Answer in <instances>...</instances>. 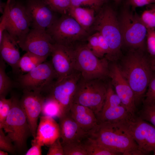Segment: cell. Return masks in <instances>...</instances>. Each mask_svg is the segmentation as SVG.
<instances>
[{
	"instance_id": "ac0fdd59",
	"label": "cell",
	"mask_w": 155,
	"mask_h": 155,
	"mask_svg": "<svg viewBox=\"0 0 155 155\" xmlns=\"http://www.w3.org/2000/svg\"><path fill=\"white\" fill-rule=\"evenodd\" d=\"M60 137L62 145L75 142H82L88 136L72 118L69 112L59 118Z\"/></svg>"
},
{
	"instance_id": "4316f807",
	"label": "cell",
	"mask_w": 155,
	"mask_h": 155,
	"mask_svg": "<svg viewBox=\"0 0 155 155\" xmlns=\"http://www.w3.org/2000/svg\"><path fill=\"white\" fill-rule=\"evenodd\" d=\"M5 62L0 58V98H6L16 85L6 73Z\"/></svg>"
},
{
	"instance_id": "b9f144b4",
	"label": "cell",
	"mask_w": 155,
	"mask_h": 155,
	"mask_svg": "<svg viewBox=\"0 0 155 155\" xmlns=\"http://www.w3.org/2000/svg\"><path fill=\"white\" fill-rule=\"evenodd\" d=\"M98 38L100 52L102 58L109 53V48L106 40L103 36L98 32Z\"/></svg>"
},
{
	"instance_id": "9c48e42d",
	"label": "cell",
	"mask_w": 155,
	"mask_h": 155,
	"mask_svg": "<svg viewBox=\"0 0 155 155\" xmlns=\"http://www.w3.org/2000/svg\"><path fill=\"white\" fill-rule=\"evenodd\" d=\"M81 76L80 72L75 70L68 76L57 79L42 93L45 96L52 98L59 103L62 109V115L69 112Z\"/></svg>"
},
{
	"instance_id": "d6986e66",
	"label": "cell",
	"mask_w": 155,
	"mask_h": 155,
	"mask_svg": "<svg viewBox=\"0 0 155 155\" xmlns=\"http://www.w3.org/2000/svg\"><path fill=\"white\" fill-rule=\"evenodd\" d=\"M17 42L6 30L0 40V58L11 67L15 73L20 70L19 62L21 57Z\"/></svg>"
},
{
	"instance_id": "ffe728a7",
	"label": "cell",
	"mask_w": 155,
	"mask_h": 155,
	"mask_svg": "<svg viewBox=\"0 0 155 155\" xmlns=\"http://www.w3.org/2000/svg\"><path fill=\"white\" fill-rule=\"evenodd\" d=\"M60 137L59 124L54 118L47 116L40 117L35 138L42 146L49 147Z\"/></svg>"
},
{
	"instance_id": "5b68a950",
	"label": "cell",
	"mask_w": 155,
	"mask_h": 155,
	"mask_svg": "<svg viewBox=\"0 0 155 155\" xmlns=\"http://www.w3.org/2000/svg\"><path fill=\"white\" fill-rule=\"evenodd\" d=\"M118 18L123 45L144 51L148 29L140 16L125 2Z\"/></svg>"
},
{
	"instance_id": "bcb514c9",
	"label": "cell",
	"mask_w": 155,
	"mask_h": 155,
	"mask_svg": "<svg viewBox=\"0 0 155 155\" xmlns=\"http://www.w3.org/2000/svg\"><path fill=\"white\" fill-rule=\"evenodd\" d=\"M14 0H10V1H14Z\"/></svg>"
},
{
	"instance_id": "1f68e13d",
	"label": "cell",
	"mask_w": 155,
	"mask_h": 155,
	"mask_svg": "<svg viewBox=\"0 0 155 155\" xmlns=\"http://www.w3.org/2000/svg\"><path fill=\"white\" fill-rule=\"evenodd\" d=\"M71 7H89L95 10H100L106 0H71Z\"/></svg>"
},
{
	"instance_id": "44dd1931",
	"label": "cell",
	"mask_w": 155,
	"mask_h": 155,
	"mask_svg": "<svg viewBox=\"0 0 155 155\" xmlns=\"http://www.w3.org/2000/svg\"><path fill=\"white\" fill-rule=\"evenodd\" d=\"M69 113L72 118L88 133L98 123V121L94 112L86 106L73 103Z\"/></svg>"
},
{
	"instance_id": "f1b7e54d",
	"label": "cell",
	"mask_w": 155,
	"mask_h": 155,
	"mask_svg": "<svg viewBox=\"0 0 155 155\" xmlns=\"http://www.w3.org/2000/svg\"><path fill=\"white\" fill-rule=\"evenodd\" d=\"M140 16L141 20L147 29H155V4L147 6Z\"/></svg>"
},
{
	"instance_id": "ee69618b",
	"label": "cell",
	"mask_w": 155,
	"mask_h": 155,
	"mask_svg": "<svg viewBox=\"0 0 155 155\" xmlns=\"http://www.w3.org/2000/svg\"><path fill=\"white\" fill-rule=\"evenodd\" d=\"M8 154L7 152L0 150V155H7Z\"/></svg>"
},
{
	"instance_id": "83f0119b",
	"label": "cell",
	"mask_w": 155,
	"mask_h": 155,
	"mask_svg": "<svg viewBox=\"0 0 155 155\" xmlns=\"http://www.w3.org/2000/svg\"><path fill=\"white\" fill-rule=\"evenodd\" d=\"M53 11L67 14L71 6V0H42Z\"/></svg>"
},
{
	"instance_id": "5bb4252c",
	"label": "cell",
	"mask_w": 155,
	"mask_h": 155,
	"mask_svg": "<svg viewBox=\"0 0 155 155\" xmlns=\"http://www.w3.org/2000/svg\"><path fill=\"white\" fill-rule=\"evenodd\" d=\"M24 3L31 28L46 30L58 19L55 12L42 0H26Z\"/></svg>"
},
{
	"instance_id": "4dcf8cb0",
	"label": "cell",
	"mask_w": 155,
	"mask_h": 155,
	"mask_svg": "<svg viewBox=\"0 0 155 155\" xmlns=\"http://www.w3.org/2000/svg\"><path fill=\"white\" fill-rule=\"evenodd\" d=\"M139 117L155 127V104L143 103Z\"/></svg>"
},
{
	"instance_id": "4fadbf2b",
	"label": "cell",
	"mask_w": 155,
	"mask_h": 155,
	"mask_svg": "<svg viewBox=\"0 0 155 155\" xmlns=\"http://www.w3.org/2000/svg\"><path fill=\"white\" fill-rule=\"evenodd\" d=\"M9 13L6 30L17 42L29 31L30 19L24 3L18 0H9Z\"/></svg>"
},
{
	"instance_id": "f546056e",
	"label": "cell",
	"mask_w": 155,
	"mask_h": 155,
	"mask_svg": "<svg viewBox=\"0 0 155 155\" xmlns=\"http://www.w3.org/2000/svg\"><path fill=\"white\" fill-rule=\"evenodd\" d=\"M64 155H88L81 142H75L62 145Z\"/></svg>"
},
{
	"instance_id": "60d3db41",
	"label": "cell",
	"mask_w": 155,
	"mask_h": 155,
	"mask_svg": "<svg viewBox=\"0 0 155 155\" xmlns=\"http://www.w3.org/2000/svg\"><path fill=\"white\" fill-rule=\"evenodd\" d=\"M32 146L25 153V155H42L41 147L42 146L35 139L31 141Z\"/></svg>"
},
{
	"instance_id": "7bdbcfd3",
	"label": "cell",
	"mask_w": 155,
	"mask_h": 155,
	"mask_svg": "<svg viewBox=\"0 0 155 155\" xmlns=\"http://www.w3.org/2000/svg\"><path fill=\"white\" fill-rule=\"evenodd\" d=\"M150 62L152 70L155 75V58H152L150 60Z\"/></svg>"
},
{
	"instance_id": "8d00e7d4",
	"label": "cell",
	"mask_w": 155,
	"mask_h": 155,
	"mask_svg": "<svg viewBox=\"0 0 155 155\" xmlns=\"http://www.w3.org/2000/svg\"><path fill=\"white\" fill-rule=\"evenodd\" d=\"M148 52L152 58H155V29H148L146 38Z\"/></svg>"
},
{
	"instance_id": "484cf974",
	"label": "cell",
	"mask_w": 155,
	"mask_h": 155,
	"mask_svg": "<svg viewBox=\"0 0 155 155\" xmlns=\"http://www.w3.org/2000/svg\"><path fill=\"white\" fill-rule=\"evenodd\" d=\"M45 97L41 112L42 116L59 118L62 115V109L60 104L52 98Z\"/></svg>"
},
{
	"instance_id": "ab89813d",
	"label": "cell",
	"mask_w": 155,
	"mask_h": 155,
	"mask_svg": "<svg viewBox=\"0 0 155 155\" xmlns=\"http://www.w3.org/2000/svg\"><path fill=\"white\" fill-rule=\"evenodd\" d=\"M125 2L132 9L135 10L137 7L155 3V0H126Z\"/></svg>"
},
{
	"instance_id": "603a6c76",
	"label": "cell",
	"mask_w": 155,
	"mask_h": 155,
	"mask_svg": "<svg viewBox=\"0 0 155 155\" xmlns=\"http://www.w3.org/2000/svg\"><path fill=\"white\" fill-rule=\"evenodd\" d=\"M95 10L90 7H71L68 13L87 31L94 23Z\"/></svg>"
},
{
	"instance_id": "7a4b0ae2",
	"label": "cell",
	"mask_w": 155,
	"mask_h": 155,
	"mask_svg": "<svg viewBox=\"0 0 155 155\" xmlns=\"http://www.w3.org/2000/svg\"><path fill=\"white\" fill-rule=\"evenodd\" d=\"M143 51L130 50L119 65L120 71L133 92L137 106L143 100L154 74Z\"/></svg>"
},
{
	"instance_id": "30bf717a",
	"label": "cell",
	"mask_w": 155,
	"mask_h": 155,
	"mask_svg": "<svg viewBox=\"0 0 155 155\" xmlns=\"http://www.w3.org/2000/svg\"><path fill=\"white\" fill-rule=\"evenodd\" d=\"M54 43L71 45L82 40L87 35L84 30L70 15H63L46 30Z\"/></svg>"
},
{
	"instance_id": "3957f363",
	"label": "cell",
	"mask_w": 155,
	"mask_h": 155,
	"mask_svg": "<svg viewBox=\"0 0 155 155\" xmlns=\"http://www.w3.org/2000/svg\"><path fill=\"white\" fill-rule=\"evenodd\" d=\"M94 28L106 40L109 48L105 55L108 60L115 61L120 57L123 41L118 16L111 6H103L95 17Z\"/></svg>"
},
{
	"instance_id": "d4e9b609",
	"label": "cell",
	"mask_w": 155,
	"mask_h": 155,
	"mask_svg": "<svg viewBox=\"0 0 155 155\" xmlns=\"http://www.w3.org/2000/svg\"><path fill=\"white\" fill-rule=\"evenodd\" d=\"M46 59L34 54L26 52L20 59V69L23 72L28 73L45 61Z\"/></svg>"
},
{
	"instance_id": "ba28073f",
	"label": "cell",
	"mask_w": 155,
	"mask_h": 155,
	"mask_svg": "<svg viewBox=\"0 0 155 155\" xmlns=\"http://www.w3.org/2000/svg\"><path fill=\"white\" fill-rule=\"evenodd\" d=\"M57 79L51 62L45 61L24 74L19 75L16 85L23 90L43 93Z\"/></svg>"
},
{
	"instance_id": "277c9868",
	"label": "cell",
	"mask_w": 155,
	"mask_h": 155,
	"mask_svg": "<svg viewBox=\"0 0 155 155\" xmlns=\"http://www.w3.org/2000/svg\"><path fill=\"white\" fill-rule=\"evenodd\" d=\"M12 104L7 118L0 128L3 129L14 145L16 152L22 154L27 149V140L32 135L27 119L19 100L12 95Z\"/></svg>"
},
{
	"instance_id": "7dc6e473",
	"label": "cell",
	"mask_w": 155,
	"mask_h": 155,
	"mask_svg": "<svg viewBox=\"0 0 155 155\" xmlns=\"http://www.w3.org/2000/svg\"><path fill=\"white\" fill-rule=\"evenodd\" d=\"M113 0V1H115V0Z\"/></svg>"
},
{
	"instance_id": "d6a6232c",
	"label": "cell",
	"mask_w": 155,
	"mask_h": 155,
	"mask_svg": "<svg viewBox=\"0 0 155 155\" xmlns=\"http://www.w3.org/2000/svg\"><path fill=\"white\" fill-rule=\"evenodd\" d=\"M12 98H0V128L5 121L12 105Z\"/></svg>"
},
{
	"instance_id": "d590c367",
	"label": "cell",
	"mask_w": 155,
	"mask_h": 155,
	"mask_svg": "<svg viewBox=\"0 0 155 155\" xmlns=\"http://www.w3.org/2000/svg\"><path fill=\"white\" fill-rule=\"evenodd\" d=\"M87 46L92 52L99 58L102 57L99 46L98 33L97 32L89 36L88 38Z\"/></svg>"
},
{
	"instance_id": "e575fe53",
	"label": "cell",
	"mask_w": 155,
	"mask_h": 155,
	"mask_svg": "<svg viewBox=\"0 0 155 155\" xmlns=\"http://www.w3.org/2000/svg\"><path fill=\"white\" fill-rule=\"evenodd\" d=\"M143 102L155 104V75H154L148 84Z\"/></svg>"
},
{
	"instance_id": "f35d334b",
	"label": "cell",
	"mask_w": 155,
	"mask_h": 155,
	"mask_svg": "<svg viewBox=\"0 0 155 155\" xmlns=\"http://www.w3.org/2000/svg\"><path fill=\"white\" fill-rule=\"evenodd\" d=\"M61 140L60 137L50 146L47 155H64Z\"/></svg>"
},
{
	"instance_id": "6da1fadb",
	"label": "cell",
	"mask_w": 155,
	"mask_h": 155,
	"mask_svg": "<svg viewBox=\"0 0 155 155\" xmlns=\"http://www.w3.org/2000/svg\"><path fill=\"white\" fill-rule=\"evenodd\" d=\"M128 120L115 123L98 122L88 133V136L120 155H144L131 133Z\"/></svg>"
},
{
	"instance_id": "8fae6325",
	"label": "cell",
	"mask_w": 155,
	"mask_h": 155,
	"mask_svg": "<svg viewBox=\"0 0 155 155\" xmlns=\"http://www.w3.org/2000/svg\"><path fill=\"white\" fill-rule=\"evenodd\" d=\"M131 133L144 155H155V127L136 116L127 121Z\"/></svg>"
},
{
	"instance_id": "9a60e30c",
	"label": "cell",
	"mask_w": 155,
	"mask_h": 155,
	"mask_svg": "<svg viewBox=\"0 0 155 155\" xmlns=\"http://www.w3.org/2000/svg\"><path fill=\"white\" fill-rule=\"evenodd\" d=\"M50 55L57 79L68 76L75 70L74 48L71 45L54 43Z\"/></svg>"
},
{
	"instance_id": "7402d4cb",
	"label": "cell",
	"mask_w": 155,
	"mask_h": 155,
	"mask_svg": "<svg viewBox=\"0 0 155 155\" xmlns=\"http://www.w3.org/2000/svg\"><path fill=\"white\" fill-rule=\"evenodd\" d=\"M96 117L98 122L113 123L127 121L133 117L122 104L104 106Z\"/></svg>"
},
{
	"instance_id": "e0dca14e",
	"label": "cell",
	"mask_w": 155,
	"mask_h": 155,
	"mask_svg": "<svg viewBox=\"0 0 155 155\" xmlns=\"http://www.w3.org/2000/svg\"><path fill=\"white\" fill-rule=\"evenodd\" d=\"M45 98L44 95L40 92L24 90L20 99L21 106L26 116L34 138L36 136L38 120Z\"/></svg>"
},
{
	"instance_id": "cb8c5ba5",
	"label": "cell",
	"mask_w": 155,
	"mask_h": 155,
	"mask_svg": "<svg viewBox=\"0 0 155 155\" xmlns=\"http://www.w3.org/2000/svg\"><path fill=\"white\" fill-rule=\"evenodd\" d=\"M88 155H120L96 139L88 136L81 142Z\"/></svg>"
},
{
	"instance_id": "2e32d148",
	"label": "cell",
	"mask_w": 155,
	"mask_h": 155,
	"mask_svg": "<svg viewBox=\"0 0 155 155\" xmlns=\"http://www.w3.org/2000/svg\"><path fill=\"white\" fill-rule=\"evenodd\" d=\"M108 77L111 84L120 98L122 105L132 117H135L136 109L134 95L131 87L122 75L118 65H109Z\"/></svg>"
},
{
	"instance_id": "836d02e7",
	"label": "cell",
	"mask_w": 155,
	"mask_h": 155,
	"mask_svg": "<svg viewBox=\"0 0 155 155\" xmlns=\"http://www.w3.org/2000/svg\"><path fill=\"white\" fill-rule=\"evenodd\" d=\"M3 129L0 128V150L12 154H16L15 147L10 139L6 135Z\"/></svg>"
},
{
	"instance_id": "74e56055",
	"label": "cell",
	"mask_w": 155,
	"mask_h": 155,
	"mask_svg": "<svg viewBox=\"0 0 155 155\" xmlns=\"http://www.w3.org/2000/svg\"><path fill=\"white\" fill-rule=\"evenodd\" d=\"M0 22V40L2 38L4 31L5 30L9 13V0H7L2 13Z\"/></svg>"
},
{
	"instance_id": "52a82bcc",
	"label": "cell",
	"mask_w": 155,
	"mask_h": 155,
	"mask_svg": "<svg viewBox=\"0 0 155 155\" xmlns=\"http://www.w3.org/2000/svg\"><path fill=\"white\" fill-rule=\"evenodd\" d=\"M102 80H86L81 76L77 84L73 103L87 107L96 116L98 115L104 104L108 87Z\"/></svg>"
},
{
	"instance_id": "8992f818",
	"label": "cell",
	"mask_w": 155,
	"mask_h": 155,
	"mask_svg": "<svg viewBox=\"0 0 155 155\" xmlns=\"http://www.w3.org/2000/svg\"><path fill=\"white\" fill-rule=\"evenodd\" d=\"M74 69L86 80H102L108 77L109 64L105 57L99 58L95 55L86 44L74 48Z\"/></svg>"
},
{
	"instance_id": "7c38bea8",
	"label": "cell",
	"mask_w": 155,
	"mask_h": 155,
	"mask_svg": "<svg viewBox=\"0 0 155 155\" xmlns=\"http://www.w3.org/2000/svg\"><path fill=\"white\" fill-rule=\"evenodd\" d=\"M17 43L23 51L47 58L54 42L46 30L31 28Z\"/></svg>"
},
{
	"instance_id": "f6af8a7d",
	"label": "cell",
	"mask_w": 155,
	"mask_h": 155,
	"mask_svg": "<svg viewBox=\"0 0 155 155\" xmlns=\"http://www.w3.org/2000/svg\"><path fill=\"white\" fill-rule=\"evenodd\" d=\"M123 0H115V2L117 4H119Z\"/></svg>"
}]
</instances>
